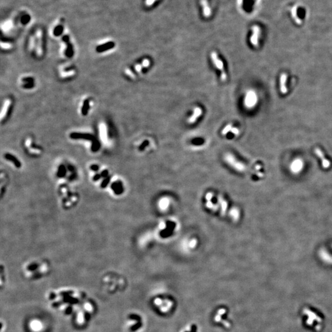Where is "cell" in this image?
I'll return each instance as SVG.
<instances>
[{"instance_id":"cell-1","label":"cell","mask_w":332,"mask_h":332,"mask_svg":"<svg viewBox=\"0 0 332 332\" xmlns=\"http://www.w3.org/2000/svg\"><path fill=\"white\" fill-rule=\"evenodd\" d=\"M156 308L163 314L169 313L174 307V301L167 297H157L154 300Z\"/></svg>"},{"instance_id":"cell-2","label":"cell","mask_w":332,"mask_h":332,"mask_svg":"<svg viewBox=\"0 0 332 332\" xmlns=\"http://www.w3.org/2000/svg\"><path fill=\"white\" fill-rule=\"evenodd\" d=\"M228 311L226 308L222 307L219 308L214 315L215 322L220 324L225 329H230L231 324L228 319Z\"/></svg>"},{"instance_id":"cell-3","label":"cell","mask_w":332,"mask_h":332,"mask_svg":"<svg viewBox=\"0 0 332 332\" xmlns=\"http://www.w3.org/2000/svg\"><path fill=\"white\" fill-rule=\"evenodd\" d=\"M210 57H211V59H212L214 65L215 66V67L218 70H219L220 71V73H221L220 78H221V80H222L223 81H226V79H227V74L225 73L224 70L223 63V62L221 61V60L219 58L217 53L216 52H215V51L212 52L211 54H210Z\"/></svg>"},{"instance_id":"cell-4","label":"cell","mask_w":332,"mask_h":332,"mask_svg":"<svg viewBox=\"0 0 332 332\" xmlns=\"http://www.w3.org/2000/svg\"><path fill=\"white\" fill-rule=\"evenodd\" d=\"M258 97L254 91H249L244 98V105L249 109L253 108L257 103Z\"/></svg>"},{"instance_id":"cell-5","label":"cell","mask_w":332,"mask_h":332,"mask_svg":"<svg viewBox=\"0 0 332 332\" xmlns=\"http://www.w3.org/2000/svg\"><path fill=\"white\" fill-rule=\"evenodd\" d=\"M70 137L72 139H84L90 140L92 142L97 140V138L91 133H83V132H72L70 134Z\"/></svg>"},{"instance_id":"cell-6","label":"cell","mask_w":332,"mask_h":332,"mask_svg":"<svg viewBox=\"0 0 332 332\" xmlns=\"http://www.w3.org/2000/svg\"><path fill=\"white\" fill-rule=\"evenodd\" d=\"M115 46V43L113 41H108L105 43L97 46L95 50L98 53H102L105 51L113 49Z\"/></svg>"},{"instance_id":"cell-7","label":"cell","mask_w":332,"mask_h":332,"mask_svg":"<svg viewBox=\"0 0 332 332\" xmlns=\"http://www.w3.org/2000/svg\"><path fill=\"white\" fill-rule=\"evenodd\" d=\"M253 33L250 38V43L254 47H258V39L260 35V29L258 26H254L252 28Z\"/></svg>"},{"instance_id":"cell-8","label":"cell","mask_w":332,"mask_h":332,"mask_svg":"<svg viewBox=\"0 0 332 332\" xmlns=\"http://www.w3.org/2000/svg\"><path fill=\"white\" fill-rule=\"evenodd\" d=\"M203 113V110L200 107H196L193 110V113L188 118V123L189 124H194L196 120L199 118V116Z\"/></svg>"},{"instance_id":"cell-9","label":"cell","mask_w":332,"mask_h":332,"mask_svg":"<svg viewBox=\"0 0 332 332\" xmlns=\"http://www.w3.org/2000/svg\"><path fill=\"white\" fill-rule=\"evenodd\" d=\"M287 77V74L285 73L281 74L280 76V91L283 94L287 93V88L286 86Z\"/></svg>"},{"instance_id":"cell-10","label":"cell","mask_w":332,"mask_h":332,"mask_svg":"<svg viewBox=\"0 0 332 332\" xmlns=\"http://www.w3.org/2000/svg\"><path fill=\"white\" fill-rule=\"evenodd\" d=\"M111 187L116 195H120L124 192V186L121 181H117L113 183Z\"/></svg>"},{"instance_id":"cell-11","label":"cell","mask_w":332,"mask_h":332,"mask_svg":"<svg viewBox=\"0 0 332 332\" xmlns=\"http://www.w3.org/2000/svg\"><path fill=\"white\" fill-rule=\"evenodd\" d=\"M30 328L33 332H40L43 329V325L40 320L33 319L30 323Z\"/></svg>"},{"instance_id":"cell-12","label":"cell","mask_w":332,"mask_h":332,"mask_svg":"<svg viewBox=\"0 0 332 332\" xmlns=\"http://www.w3.org/2000/svg\"><path fill=\"white\" fill-rule=\"evenodd\" d=\"M200 3H201V6H203V15H204V16L206 18H209L211 16V14H212V12H211V9H210V6L209 5L207 0H201L200 1Z\"/></svg>"},{"instance_id":"cell-13","label":"cell","mask_w":332,"mask_h":332,"mask_svg":"<svg viewBox=\"0 0 332 332\" xmlns=\"http://www.w3.org/2000/svg\"><path fill=\"white\" fill-rule=\"evenodd\" d=\"M4 158L6 159H7L8 161L12 162L14 164V166H16L17 168L21 167V166H22L21 162L18 160V159L16 156H14L12 154H10V153L5 154H4Z\"/></svg>"},{"instance_id":"cell-14","label":"cell","mask_w":332,"mask_h":332,"mask_svg":"<svg viewBox=\"0 0 332 332\" xmlns=\"http://www.w3.org/2000/svg\"><path fill=\"white\" fill-rule=\"evenodd\" d=\"M315 153H316V154L322 159V164H323V166L324 167H329L330 165V163L329 161H327L325 158H324V155L322 153V151H321V149H320L319 148H315Z\"/></svg>"},{"instance_id":"cell-15","label":"cell","mask_w":332,"mask_h":332,"mask_svg":"<svg viewBox=\"0 0 332 332\" xmlns=\"http://www.w3.org/2000/svg\"><path fill=\"white\" fill-rule=\"evenodd\" d=\"M65 43L67 44V48L65 49V54L67 57L71 58L74 55L73 46L72 44L70 43V41L67 42V43Z\"/></svg>"},{"instance_id":"cell-16","label":"cell","mask_w":332,"mask_h":332,"mask_svg":"<svg viewBox=\"0 0 332 332\" xmlns=\"http://www.w3.org/2000/svg\"><path fill=\"white\" fill-rule=\"evenodd\" d=\"M90 109V101L88 99H86L83 104V107L81 108V113L83 116H86Z\"/></svg>"},{"instance_id":"cell-17","label":"cell","mask_w":332,"mask_h":332,"mask_svg":"<svg viewBox=\"0 0 332 332\" xmlns=\"http://www.w3.org/2000/svg\"><path fill=\"white\" fill-rule=\"evenodd\" d=\"M63 30H64L63 25L62 24H58L57 26H55L53 30V34L55 37H59L63 33Z\"/></svg>"},{"instance_id":"cell-18","label":"cell","mask_w":332,"mask_h":332,"mask_svg":"<svg viewBox=\"0 0 332 332\" xmlns=\"http://www.w3.org/2000/svg\"><path fill=\"white\" fill-rule=\"evenodd\" d=\"M150 65V61L148 59H145L141 64H139L135 67V69L138 72H140L143 68H147Z\"/></svg>"},{"instance_id":"cell-19","label":"cell","mask_w":332,"mask_h":332,"mask_svg":"<svg viewBox=\"0 0 332 332\" xmlns=\"http://www.w3.org/2000/svg\"><path fill=\"white\" fill-rule=\"evenodd\" d=\"M180 332H198V327L194 324H190Z\"/></svg>"},{"instance_id":"cell-20","label":"cell","mask_w":332,"mask_h":332,"mask_svg":"<svg viewBox=\"0 0 332 332\" xmlns=\"http://www.w3.org/2000/svg\"><path fill=\"white\" fill-rule=\"evenodd\" d=\"M67 173V169L65 167V166L63 164H61L60 166L58 167V172H57V177H60V178H62V177H65V174Z\"/></svg>"},{"instance_id":"cell-21","label":"cell","mask_w":332,"mask_h":332,"mask_svg":"<svg viewBox=\"0 0 332 332\" xmlns=\"http://www.w3.org/2000/svg\"><path fill=\"white\" fill-rule=\"evenodd\" d=\"M100 148V142L97 139L94 142H92V146H91V150L93 152H97L98 151V149Z\"/></svg>"},{"instance_id":"cell-22","label":"cell","mask_w":332,"mask_h":332,"mask_svg":"<svg viewBox=\"0 0 332 332\" xmlns=\"http://www.w3.org/2000/svg\"><path fill=\"white\" fill-rule=\"evenodd\" d=\"M233 128V125H232L231 124H228L227 126H226L224 128V129H223L222 132H221L222 134H223V135H226V134L228 133L229 132H231V129H232Z\"/></svg>"},{"instance_id":"cell-23","label":"cell","mask_w":332,"mask_h":332,"mask_svg":"<svg viewBox=\"0 0 332 332\" xmlns=\"http://www.w3.org/2000/svg\"><path fill=\"white\" fill-rule=\"evenodd\" d=\"M34 86H35V84H34V82L33 83H24L23 85H22V87L24 88V89H32L34 88Z\"/></svg>"},{"instance_id":"cell-24","label":"cell","mask_w":332,"mask_h":332,"mask_svg":"<svg viewBox=\"0 0 332 332\" xmlns=\"http://www.w3.org/2000/svg\"><path fill=\"white\" fill-rule=\"evenodd\" d=\"M111 177H108L107 178L105 179V180H103V182H102V184H101V187L104 188H106L107 186V185L108 184L110 183V182Z\"/></svg>"},{"instance_id":"cell-25","label":"cell","mask_w":332,"mask_h":332,"mask_svg":"<svg viewBox=\"0 0 332 332\" xmlns=\"http://www.w3.org/2000/svg\"><path fill=\"white\" fill-rule=\"evenodd\" d=\"M22 81L24 83H33V82H34V79H33L32 77H25V78H22Z\"/></svg>"},{"instance_id":"cell-26","label":"cell","mask_w":332,"mask_h":332,"mask_svg":"<svg viewBox=\"0 0 332 332\" xmlns=\"http://www.w3.org/2000/svg\"><path fill=\"white\" fill-rule=\"evenodd\" d=\"M30 20V17H29L28 16H23V18H21V22H22L23 24L25 25V24H27V23L29 22Z\"/></svg>"},{"instance_id":"cell-27","label":"cell","mask_w":332,"mask_h":332,"mask_svg":"<svg viewBox=\"0 0 332 332\" xmlns=\"http://www.w3.org/2000/svg\"><path fill=\"white\" fill-rule=\"evenodd\" d=\"M101 175H102V177H103V178H107L108 177V174H109V172L108 170H103L102 172H101Z\"/></svg>"},{"instance_id":"cell-28","label":"cell","mask_w":332,"mask_h":332,"mask_svg":"<svg viewBox=\"0 0 332 332\" xmlns=\"http://www.w3.org/2000/svg\"><path fill=\"white\" fill-rule=\"evenodd\" d=\"M157 0H146L145 1V4L148 7H149L152 6Z\"/></svg>"},{"instance_id":"cell-29","label":"cell","mask_w":332,"mask_h":332,"mask_svg":"<svg viewBox=\"0 0 332 332\" xmlns=\"http://www.w3.org/2000/svg\"><path fill=\"white\" fill-rule=\"evenodd\" d=\"M231 132H232L236 135H238L239 133V130L237 128H233L231 130Z\"/></svg>"},{"instance_id":"cell-30","label":"cell","mask_w":332,"mask_h":332,"mask_svg":"<svg viewBox=\"0 0 332 332\" xmlns=\"http://www.w3.org/2000/svg\"><path fill=\"white\" fill-rule=\"evenodd\" d=\"M90 168L92 171H94V172H97L99 170V166L97 164H92V166L90 167Z\"/></svg>"},{"instance_id":"cell-31","label":"cell","mask_w":332,"mask_h":332,"mask_svg":"<svg viewBox=\"0 0 332 332\" xmlns=\"http://www.w3.org/2000/svg\"><path fill=\"white\" fill-rule=\"evenodd\" d=\"M101 177H102L101 174H96L93 176V181H97V180H98Z\"/></svg>"},{"instance_id":"cell-32","label":"cell","mask_w":332,"mask_h":332,"mask_svg":"<svg viewBox=\"0 0 332 332\" xmlns=\"http://www.w3.org/2000/svg\"><path fill=\"white\" fill-rule=\"evenodd\" d=\"M37 267H38V265H37V264H32L31 266H30L28 267V269H30V270H31V271H32V270H34V269H37Z\"/></svg>"},{"instance_id":"cell-33","label":"cell","mask_w":332,"mask_h":332,"mask_svg":"<svg viewBox=\"0 0 332 332\" xmlns=\"http://www.w3.org/2000/svg\"><path fill=\"white\" fill-rule=\"evenodd\" d=\"M68 169L71 172H73L74 170V168L73 166H71V165H69V166H68Z\"/></svg>"}]
</instances>
